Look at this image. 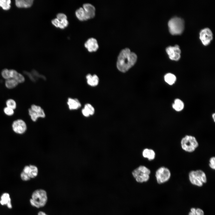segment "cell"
<instances>
[{
    "instance_id": "1",
    "label": "cell",
    "mask_w": 215,
    "mask_h": 215,
    "mask_svg": "<svg viewBox=\"0 0 215 215\" xmlns=\"http://www.w3.org/2000/svg\"><path fill=\"white\" fill-rule=\"evenodd\" d=\"M137 59L136 54L125 48L120 52L118 57L117 67L120 71L125 73L128 71L135 64Z\"/></svg>"
},
{
    "instance_id": "2",
    "label": "cell",
    "mask_w": 215,
    "mask_h": 215,
    "mask_svg": "<svg viewBox=\"0 0 215 215\" xmlns=\"http://www.w3.org/2000/svg\"><path fill=\"white\" fill-rule=\"evenodd\" d=\"M47 200V193L42 189H38L35 191L31 195L30 202L31 205L37 208L44 206Z\"/></svg>"
},
{
    "instance_id": "3",
    "label": "cell",
    "mask_w": 215,
    "mask_h": 215,
    "mask_svg": "<svg viewBox=\"0 0 215 215\" xmlns=\"http://www.w3.org/2000/svg\"><path fill=\"white\" fill-rule=\"evenodd\" d=\"M188 176L190 182L198 187H202L203 184L206 183L207 181L205 173L201 170L191 171L189 173Z\"/></svg>"
},
{
    "instance_id": "4",
    "label": "cell",
    "mask_w": 215,
    "mask_h": 215,
    "mask_svg": "<svg viewBox=\"0 0 215 215\" xmlns=\"http://www.w3.org/2000/svg\"><path fill=\"white\" fill-rule=\"evenodd\" d=\"M181 145L183 150L188 152L191 153L195 151L198 147L199 143L194 136L186 135L182 138Z\"/></svg>"
},
{
    "instance_id": "5",
    "label": "cell",
    "mask_w": 215,
    "mask_h": 215,
    "mask_svg": "<svg viewBox=\"0 0 215 215\" xmlns=\"http://www.w3.org/2000/svg\"><path fill=\"white\" fill-rule=\"evenodd\" d=\"M168 25L169 32L172 34H180L184 29V21L180 18L174 17L169 20Z\"/></svg>"
},
{
    "instance_id": "6",
    "label": "cell",
    "mask_w": 215,
    "mask_h": 215,
    "mask_svg": "<svg viewBox=\"0 0 215 215\" xmlns=\"http://www.w3.org/2000/svg\"><path fill=\"white\" fill-rule=\"evenodd\" d=\"M150 173V169L143 165L139 166L134 170L132 172V175L136 181L140 183L146 182L148 181Z\"/></svg>"
},
{
    "instance_id": "7",
    "label": "cell",
    "mask_w": 215,
    "mask_h": 215,
    "mask_svg": "<svg viewBox=\"0 0 215 215\" xmlns=\"http://www.w3.org/2000/svg\"><path fill=\"white\" fill-rule=\"evenodd\" d=\"M29 115L31 120L36 122L39 118H44L46 117L45 112L40 106L35 104L31 105L28 110Z\"/></svg>"
},
{
    "instance_id": "8",
    "label": "cell",
    "mask_w": 215,
    "mask_h": 215,
    "mask_svg": "<svg viewBox=\"0 0 215 215\" xmlns=\"http://www.w3.org/2000/svg\"><path fill=\"white\" fill-rule=\"evenodd\" d=\"M155 176L157 183L162 184L169 180L171 176V173L168 168L162 166L156 170Z\"/></svg>"
},
{
    "instance_id": "9",
    "label": "cell",
    "mask_w": 215,
    "mask_h": 215,
    "mask_svg": "<svg viewBox=\"0 0 215 215\" xmlns=\"http://www.w3.org/2000/svg\"><path fill=\"white\" fill-rule=\"evenodd\" d=\"M12 127L13 131L18 134L24 133L27 129L26 123L24 120L21 119L14 121L12 123Z\"/></svg>"
},
{
    "instance_id": "10",
    "label": "cell",
    "mask_w": 215,
    "mask_h": 215,
    "mask_svg": "<svg viewBox=\"0 0 215 215\" xmlns=\"http://www.w3.org/2000/svg\"><path fill=\"white\" fill-rule=\"evenodd\" d=\"M199 38L204 45L208 44L213 39V33L208 28L202 29L199 33Z\"/></svg>"
},
{
    "instance_id": "11",
    "label": "cell",
    "mask_w": 215,
    "mask_h": 215,
    "mask_svg": "<svg viewBox=\"0 0 215 215\" xmlns=\"http://www.w3.org/2000/svg\"><path fill=\"white\" fill-rule=\"evenodd\" d=\"M166 50L171 59L177 61L179 59L181 50L178 45H176L174 46H169L166 48Z\"/></svg>"
},
{
    "instance_id": "12",
    "label": "cell",
    "mask_w": 215,
    "mask_h": 215,
    "mask_svg": "<svg viewBox=\"0 0 215 215\" xmlns=\"http://www.w3.org/2000/svg\"><path fill=\"white\" fill-rule=\"evenodd\" d=\"M22 171L27 174L30 179L34 178L38 176L39 169L36 165H30L24 166Z\"/></svg>"
},
{
    "instance_id": "13",
    "label": "cell",
    "mask_w": 215,
    "mask_h": 215,
    "mask_svg": "<svg viewBox=\"0 0 215 215\" xmlns=\"http://www.w3.org/2000/svg\"><path fill=\"white\" fill-rule=\"evenodd\" d=\"M67 104L69 109L71 110H78L82 105L81 102L76 98H68Z\"/></svg>"
},
{
    "instance_id": "14",
    "label": "cell",
    "mask_w": 215,
    "mask_h": 215,
    "mask_svg": "<svg viewBox=\"0 0 215 215\" xmlns=\"http://www.w3.org/2000/svg\"><path fill=\"white\" fill-rule=\"evenodd\" d=\"M84 46L88 51L90 52L96 51L99 48L97 40L93 38L88 39L85 43Z\"/></svg>"
},
{
    "instance_id": "15",
    "label": "cell",
    "mask_w": 215,
    "mask_h": 215,
    "mask_svg": "<svg viewBox=\"0 0 215 215\" xmlns=\"http://www.w3.org/2000/svg\"><path fill=\"white\" fill-rule=\"evenodd\" d=\"M88 19L93 18L95 14V8L92 4L90 3H85L82 7Z\"/></svg>"
},
{
    "instance_id": "16",
    "label": "cell",
    "mask_w": 215,
    "mask_h": 215,
    "mask_svg": "<svg viewBox=\"0 0 215 215\" xmlns=\"http://www.w3.org/2000/svg\"><path fill=\"white\" fill-rule=\"evenodd\" d=\"M95 113V109L93 106L90 104L86 103L81 110V113L85 117H88L93 115Z\"/></svg>"
},
{
    "instance_id": "17",
    "label": "cell",
    "mask_w": 215,
    "mask_h": 215,
    "mask_svg": "<svg viewBox=\"0 0 215 215\" xmlns=\"http://www.w3.org/2000/svg\"><path fill=\"white\" fill-rule=\"evenodd\" d=\"M87 84L90 86L95 87L98 85L99 82V78L96 74L92 75L89 73L86 76Z\"/></svg>"
},
{
    "instance_id": "18",
    "label": "cell",
    "mask_w": 215,
    "mask_h": 215,
    "mask_svg": "<svg viewBox=\"0 0 215 215\" xmlns=\"http://www.w3.org/2000/svg\"><path fill=\"white\" fill-rule=\"evenodd\" d=\"M0 204L2 205H6L9 209L12 208L11 199L8 193H4L2 194L0 197Z\"/></svg>"
},
{
    "instance_id": "19",
    "label": "cell",
    "mask_w": 215,
    "mask_h": 215,
    "mask_svg": "<svg viewBox=\"0 0 215 215\" xmlns=\"http://www.w3.org/2000/svg\"><path fill=\"white\" fill-rule=\"evenodd\" d=\"M33 1V0H16L15 4L19 8H28L32 5Z\"/></svg>"
},
{
    "instance_id": "20",
    "label": "cell",
    "mask_w": 215,
    "mask_h": 215,
    "mask_svg": "<svg viewBox=\"0 0 215 215\" xmlns=\"http://www.w3.org/2000/svg\"><path fill=\"white\" fill-rule=\"evenodd\" d=\"M142 153L143 156L149 160H153L155 157V153L152 149L145 148L143 150Z\"/></svg>"
},
{
    "instance_id": "21",
    "label": "cell",
    "mask_w": 215,
    "mask_h": 215,
    "mask_svg": "<svg viewBox=\"0 0 215 215\" xmlns=\"http://www.w3.org/2000/svg\"><path fill=\"white\" fill-rule=\"evenodd\" d=\"M75 15L77 18L80 21H83L88 20L86 15L82 7H80L76 10Z\"/></svg>"
},
{
    "instance_id": "22",
    "label": "cell",
    "mask_w": 215,
    "mask_h": 215,
    "mask_svg": "<svg viewBox=\"0 0 215 215\" xmlns=\"http://www.w3.org/2000/svg\"><path fill=\"white\" fill-rule=\"evenodd\" d=\"M184 105L183 102L180 99H176L174 101L172 105L173 109L177 111H180L184 108Z\"/></svg>"
},
{
    "instance_id": "23",
    "label": "cell",
    "mask_w": 215,
    "mask_h": 215,
    "mask_svg": "<svg viewBox=\"0 0 215 215\" xmlns=\"http://www.w3.org/2000/svg\"><path fill=\"white\" fill-rule=\"evenodd\" d=\"M165 81L170 85L174 84L176 80V77L173 74L168 73L166 74L164 76Z\"/></svg>"
},
{
    "instance_id": "24",
    "label": "cell",
    "mask_w": 215,
    "mask_h": 215,
    "mask_svg": "<svg viewBox=\"0 0 215 215\" xmlns=\"http://www.w3.org/2000/svg\"><path fill=\"white\" fill-rule=\"evenodd\" d=\"M18 84L15 79L12 78L6 80L5 82V87L9 89H12L16 87Z\"/></svg>"
},
{
    "instance_id": "25",
    "label": "cell",
    "mask_w": 215,
    "mask_h": 215,
    "mask_svg": "<svg viewBox=\"0 0 215 215\" xmlns=\"http://www.w3.org/2000/svg\"><path fill=\"white\" fill-rule=\"evenodd\" d=\"M6 106L11 108L14 110L17 107V103L16 101L12 99H7L6 102Z\"/></svg>"
},
{
    "instance_id": "26",
    "label": "cell",
    "mask_w": 215,
    "mask_h": 215,
    "mask_svg": "<svg viewBox=\"0 0 215 215\" xmlns=\"http://www.w3.org/2000/svg\"><path fill=\"white\" fill-rule=\"evenodd\" d=\"M10 0H0V6L4 10H8L10 7Z\"/></svg>"
},
{
    "instance_id": "27",
    "label": "cell",
    "mask_w": 215,
    "mask_h": 215,
    "mask_svg": "<svg viewBox=\"0 0 215 215\" xmlns=\"http://www.w3.org/2000/svg\"><path fill=\"white\" fill-rule=\"evenodd\" d=\"M2 77L6 80L10 79V69L5 68L3 69L1 72Z\"/></svg>"
},
{
    "instance_id": "28",
    "label": "cell",
    "mask_w": 215,
    "mask_h": 215,
    "mask_svg": "<svg viewBox=\"0 0 215 215\" xmlns=\"http://www.w3.org/2000/svg\"><path fill=\"white\" fill-rule=\"evenodd\" d=\"M15 79L19 83H23L25 81V78L24 76L21 73H18L15 77Z\"/></svg>"
},
{
    "instance_id": "29",
    "label": "cell",
    "mask_w": 215,
    "mask_h": 215,
    "mask_svg": "<svg viewBox=\"0 0 215 215\" xmlns=\"http://www.w3.org/2000/svg\"><path fill=\"white\" fill-rule=\"evenodd\" d=\"M14 110L7 107H5L3 109L4 113L8 116L13 115L14 113Z\"/></svg>"
},
{
    "instance_id": "30",
    "label": "cell",
    "mask_w": 215,
    "mask_h": 215,
    "mask_svg": "<svg viewBox=\"0 0 215 215\" xmlns=\"http://www.w3.org/2000/svg\"><path fill=\"white\" fill-rule=\"evenodd\" d=\"M59 21V28L61 29H64L68 26L69 23L67 19Z\"/></svg>"
},
{
    "instance_id": "31",
    "label": "cell",
    "mask_w": 215,
    "mask_h": 215,
    "mask_svg": "<svg viewBox=\"0 0 215 215\" xmlns=\"http://www.w3.org/2000/svg\"><path fill=\"white\" fill-rule=\"evenodd\" d=\"M209 166L212 169H215V157L214 156L211 157L209 160Z\"/></svg>"
},
{
    "instance_id": "32",
    "label": "cell",
    "mask_w": 215,
    "mask_h": 215,
    "mask_svg": "<svg viewBox=\"0 0 215 215\" xmlns=\"http://www.w3.org/2000/svg\"><path fill=\"white\" fill-rule=\"evenodd\" d=\"M20 177L21 179L24 181H28L30 179L28 176L23 171L20 174Z\"/></svg>"
},
{
    "instance_id": "33",
    "label": "cell",
    "mask_w": 215,
    "mask_h": 215,
    "mask_svg": "<svg viewBox=\"0 0 215 215\" xmlns=\"http://www.w3.org/2000/svg\"><path fill=\"white\" fill-rule=\"evenodd\" d=\"M56 18L59 20L61 21L67 19V17L66 15L64 13H59L57 15Z\"/></svg>"
},
{
    "instance_id": "34",
    "label": "cell",
    "mask_w": 215,
    "mask_h": 215,
    "mask_svg": "<svg viewBox=\"0 0 215 215\" xmlns=\"http://www.w3.org/2000/svg\"><path fill=\"white\" fill-rule=\"evenodd\" d=\"M10 78L13 79L15 77L18 72L14 69H10Z\"/></svg>"
},
{
    "instance_id": "35",
    "label": "cell",
    "mask_w": 215,
    "mask_h": 215,
    "mask_svg": "<svg viewBox=\"0 0 215 215\" xmlns=\"http://www.w3.org/2000/svg\"><path fill=\"white\" fill-rule=\"evenodd\" d=\"M60 21L56 18L53 19L51 22L52 24L56 27L59 28Z\"/></svg>"
},
{
    "instance_id": "36",
    "label": "cell",
    "mask_w": 215,
    "mask_h": 215,
    "mask_svg": "<svg viewBox=\"0 0 215 215\" xmlns=\"http://www.w3.org/2000/svg\"><path fill=\"white\" fill-rule=\"evenodd\" d=\"M195 212L197 215H204V211L200 208H196Z\"/></svg>"
},
{
    "instance_id": "37",
    "label": "cell",
    "mask_w": 215,
    "mask_h": 215,
    "mask_svg": "<svg viewBox=\"0 0 215 215\" xmlns=\"http://www.w3.org/2000/svg\"><path fill=\"white\" fill-rule=\"evenodd\" d=\"M196 208H191L190 210V212H189L188 215H197L195 212Z\"/></svg>"
},
{
    "instance_id": "38",
    "label": "cell",
    "mask_w": 215,
    "mask_h": 215,
    "mask_svg": "<svg viewBox=\"0 0 215 215\" xmlns=\"http://www.w3.org/2000/svg\"><path fill=\"white\" fill-rule=\"evenodd\" d=\"M38 215H47L45 212L42 211H40L38 213Z\"/></svg>"
},
{
    "instance_id": "39",
    "label": "cell",
    "mask_w": 215,
    "mask_h": 215,
    "mask_svg": "<svg viewBox=\"0 0 215 215\" xmlns=\"http://www.w3.org/2000/svg\"><path fill=\"white\" fill-rule=\"evenodd\" d=\"M212 118L214 120V122H215V114L214 113L212 115Z\"/></svg>"
}]
</instances>
